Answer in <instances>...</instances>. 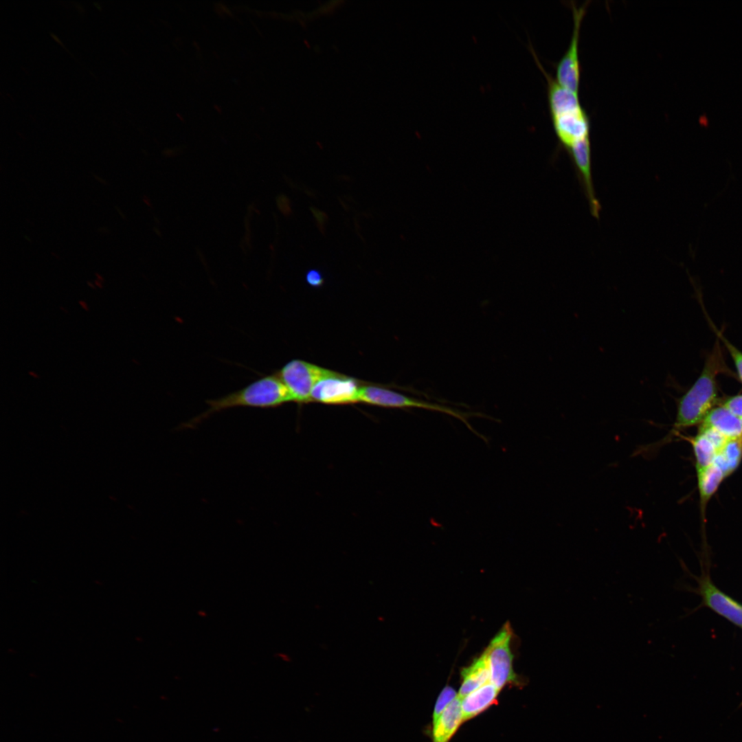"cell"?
<instances>
[{
  "label": "cell",
  "mask_w": 742,
  "mask_h": 742,
  "mask_svg": "<svg viewBox=\"0 0 742 742\" xmlns=\"http://www.w3.org/2000/svg\"><path fill=\"white\" fill-rule=\"evenodd\" d=\"M550 117L560 143L569 150L577 142L589 137V117L578 93L562 87L545 69Z\"/></svg>",
  "instance_id": "cell-1"
},
{
  "label": "cell",
  "mask_w": 742,
  "mask_h": 742,
  "mask_svg": "<svg viewBox=\"0 0 742 742\" xmlns=\"http://www.w3.org/2000/svg\"><path fill=\"white\" fill-rule=\"evenodd\" d=\"M293 401L291 395L279 376L266 375L244 387L216 399L206 401L207 409L188 421L192 427L213 414L238 407L271 408Z\"/></svg>",
  "instance_id": "cell-2"
},
{
  "label": "cell",
  "mask_w": 742,
  "mask_h": 742,
  "mask_svg": "<svg viewBox=\"0 0 742 742\" xmlns=\"http://www.w3.org/2000/svg\"><path fill=\"white\" fill-rule=\"evenodd\" d=\"M722 357L716 346L703 372L691 388L680 398L675 429L694 425L704 419L717 398L715 376L722 368Z\"/></svg>",
  "instance_id": "cell-3"
},
{
  "label": "cell",
  "mask_w": 742,
  "mask_h": 742,
  "mask_svg": "<svg viewBox=\"0 0 742 742\" xmlns=\"http://www.w3.org/2000/svg\"><path fill=\"white\" fill-rule=\"evenodd\" d=\"M358 401L359 402L385 407H415L436 411L450 415L462 421L469 430L482 438L484 441H486V438L476 431L471 427L468 420V419L472 416L490 418H488V416L480 412H463L444 405L416 399L390 390L374 385L361 386Z\"/></svg>",
  "instance_id": "cell-4"
},
{
  "label": "cell",
  "mask_w": 742,
  "mask_h": 742,
  "mask_svg": "<svg viewBox=\"0 0 742 742\" xmlns=\"http://www.w3.org/2000/svg\"><path fill=\"white\" fill-rule=\"evenodd\" d=\"M512 631L506 623L484 651L490 673V682L499 690L517 682L510 649Z\"/></svg>",
  "instance_id": "cell-5"
},
{
  "label": "cell",
  "mask_w": 742,
  "mask_h": 742,
  "mask_svg": "<svg viewBox=\"0 0 742 742\" xmlns=\"http://www.w3.org/2000/svg\"><path fill=\"white\" fill-rule=\"evenodd\" d=\"M330 371L301 359H293L284 364L277 374L288 388L293 401L302 403L311 401L314 385Z\"/></svg>",
  "instance_id": "cell-6"
},
{
  "label": "cell",
  "mask_w": 742,
  "mask_h": 742,
  "mask_svg": "<svg viewBox=\"0 0 742 742\" xmlns=\"http://www.w3.org/2000/svg\"><path fill=\"white\" fill-rule=\"evenodd\" d=\"M587 3L579 7L572 5L573 30L569 46L556 65V80L563 87L578 93L581 68L578 58V41L582 19Z\"/></svg>",
  "instance_id": "cell-7"
},
{
  "label": "cell",
  "mask_w": 742,
  "mask_h": 742,
  "mask_svg": "<svg viewBox=\"0 0 742 742\" xmlns=\"http://www.w3.org/2000/svg\"><path fill=\"white\" fill-rule=\"evenodd\" d=\"M360 387L357 379L331 370L314 385L311 400L334 405L357 403Z\"/></svg>",
  "instance_id": "cell-8"
},
{
  "label": "cell",
  "mask_w": 742,
  "mask_h": 742,
  "mask_svg": "<svg viewBox=\"0 0 742 742\" xmlns=\"http://www.w3.org/2000/svg\"><path fill=\"white\" fill-rule=\"evenodd\" d=\"M699 593L704 604L734 625L742 627V605L720 591L705 576L699 581Z\"/></svg>",
  "instance_id": "cell-9"
},
{
  "label": "cell",
  "mask_w": 742,
  "mask_h": 742,
  "mask_svg": "<svg viewBox=\"0 0 742 742\" xmlns=\"http://www.w3.org/2000/svg\"><path fill=\"white\" fill-rule=\"evenodd\" d=\"M567 150L571 155L579 177H581L584 190L589 200L592 214L598 218L600 207L595 196L592 184L589 137L577 142Z\"/></svg>",
  "instance_id": "cell-10"
},
{
  "label": "cell",
  "mask_w": 742,
  "mask_h": 742,
  "mask_svg": "<svg viewBox=\"0 0 742 742\" xmlns=\"http://www.w3.org/2000/svg\"><path fill=\"white\" fill-rule=\"evenodd\" d=\"M462 721L461 699L458 697L433 724V742H449Z\"/></svg>",
  "instance_id": "cell-11"
},
{
  "label": "cell",
  "mask_w": 742,
  "mask_h": 742,
  "mask_svg": "<svg viewBox=\"0 0 742 742\" xmlns=\"http://www.w3.org/2000/svg\"><path fill=\"white\" fill-rule=\"evenodd\" d=\"M500 690L487 683L461 699L463 721L477 716L494 704Z\"/></svg>",
  "instance_id": "cell-12"
},
{
  "label": "cell",
  "mask_w": 742,
  "mask_h": 742,
  "mask_svg": "<svg viewBox=\"0 0 742 742\" xmlns=\"http://www.w3.org/2000/svg\"><path fill=\"white\" fill-rule=\"evenodd\" d=\"M461 676L462 684L458 693L460 699L490 682L489 668L484 652L471 664L462 669Z\"/></svg>",
  "instance_id": "cell-13"
},
{
  "label": "cell",
  "mask_w": 742,
  "mask_h": 742,
  "mask_svg": "<svg viewBox=\"0 0 742 742\" xmlns=\"http://www.w3.org/2000/svg\"><path fill=\"white\" fill-rule=\"evenodd\" d=\"M700 427L714 429L727 438L742 436L741 419L723 406L711 409Z\"/></svg>",
  "instance_id": "cell-14"
},
{
  "label": "cell",
  "mask_w": 742,
  "mask_h": 742,
  "mask_svg": "<svg viewBox=\"0 0 742 742\" xmlns=\"http://www.w3.org/2000/svg\"><path fill=\"white\" fill-rule=\"evenodd\" d=\"M698 486L701 501H708L725 477L720 468L713 463L697 473Z\"/></svg>",
  "instance_id": "cell-15"
},
{
  "label": "cell",
  "mask_w": 742,
  "mask_h": 742,
  "mask_svg": "<svg viewBox=\"0 0 742 742\" xmlns=\"http://www.w3.org/2000/svg\"><path fill=\"white\" fill-rule=\"evenodd\" d=\"M693 445L698 473L712 464L717 450L713 443L705 435L700 433L693 439Z\"/></svg>",
  "instance_id": "cell-16"
},
{
  "label": "cell",
  "mask_w": 742,
  "mask_h": 742,
  "mask_svg": "<svg viewBox=\"0 0 742 742\" xmlns=\"http://www.w3.org/2000/svg\"><path fill=\"white\" fill-rule=\"evenodd\" d=\"M717 453L728 464L731 472L734 471L742 458V436L728 438Z\"/></svg>",
  "instance_id": "cell-17"
},
{
  "label": "cell",
  "mask_w": 742,
  "mask_h": 742,
  "mask_svg": "<svg viewBox=\"0 0 742 742\" xmlns=\"http://www.w3.org/2000/svg\"><path fill=\"white\" fill-rule=\"evenodd\" d=\"M458 697L456 691L451 686H446L440 692L433 712L432 723L434 724L449 705Z\"/></svg>",
  "instance_id": "cell-18"
},
{
  "label": "cell",
  "mask_w": 742,
  "mask_h": 742,
  "mask_svg": "<svg viewBox=\"0 0 742 742\" xmlns=\"http://www.w3.org/2000/svg\"><path fill=\"white\" fill-rule=\"evenodd\" d=\"M723 407L740 419L742 418V395L729 398L726 401Z\"/></svg>",
  "instance_id": "cell-19"
},
{
  "label": "cell",
  "mask_w": 742,
  "mask_h": 742,
  "mask_svg": "<svg viewBox=\"0 0 742 742\" xmlns=\"http://www.w3.org/2000/svg\"><path fill=\"white\" fill-rule=\"evenodd\" d=\"M721 338L732 357V359L738 371L739 376L742 381V352H741L738 349H737L731 344L727 341L724 338Z\"/></svg>",
  "instance_id": "cell-20"
},
{
  "label": "cell",
  "mask_w": 742,
  "mask_h": 742,
  "mask_svg": "<svg viewBox=\"0 0 742 742\" xmlns=\"http://www.w3.org/2000/svg\"><path fill=\"white\" fill-rule=\"evenodd\" d=\"M305 278L308 284L313 287H319L324 284V278L320 271L317 269L308 270Z\"/></svg>",
  "instance_id": "cell-21"
},
{
  "label": "cell",
  "mask_w": 742,
  "mask_h": 742,
  "mask_svg": "<svg viewBox=\"0 0 742 742\" xmlns=\"http://www.w3.org/2000/svg\"><path fill=\"white\" fill-rule=\"evenodd\" d=\"M741 429H742V418L741 419Z\"/></svg>",
  "instance_id": "cell-22"
},
{
  "label": "cell",
  "mask_w": 742,
  "mask_h": 742,
  "mask_svg": "<svg viewBox=\"0 0 742 742\" xmlns=\"http://www.w3.org/2000/svg\"><path fill=\"white\" fill-rule=\"evenodd\" d=\"M741 706H742V702H741Z\"/></svg>",
  "instance_id": "cell-23"
}]
</instances>
